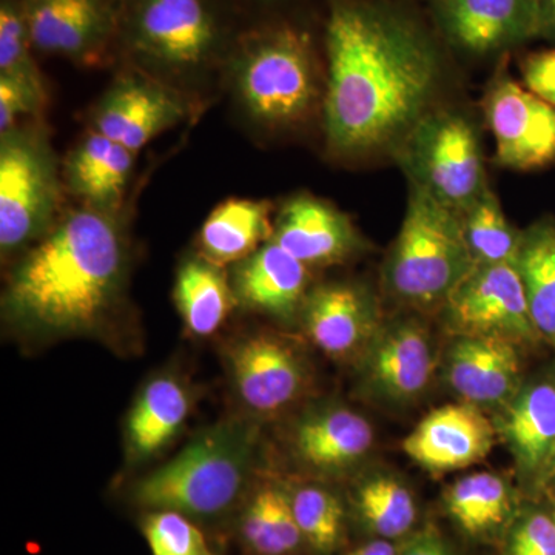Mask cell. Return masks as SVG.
I'll return each instance as SVG.
<instances>
[{
  "mask_svg": "<svg viewBox=\"0 0 555 555\" xmlns=\"http://www.w3.org/2000/svg\"><path fill=\"white\" fill-rule=\"evenodd\" d=\"M374 447V429L363 415L341 404H323L299 416L292 449L301 465L321 476H338Z\"/></svg>",
  "mask_w": 555,
  "mask_h": 555,
  "instance_id": "44dd1931",
  "label": "cell"
},
{
  "mask_svg": "<svg viewBox=\"0 0 555 555\" xmlns=\"http://www.w3.org/2000/svg\"><path fill=\"white\" fill-rule=\"evenodd\" d=\"M270 240L309 269L345 264L366 248L349 215L309 193H299L284 203Z\"/></svg>",
  "mask_w": 555,
  "mask_h": 555,
  "instance_id": "2e32d148",
  "label": "cell"
},
{
  "mask_svg": "<svg viewBox=\"0 0 555 555\" xmlns=\"http://www.w3.org/2000/svg\"><path fill=\"white\" fill-rule=\"evenodd\" d=\"M539 28L537 38L555 42V0H537Z\"/></svg>",
  "mask_w": 555,
  "mask_h": 555,
  "instance_id": "f35d334b",
  "label": "cell"
},
{
  "mask_svg": "<svg viewBox=\"0 0 555 555\" xmlns=\"http://www.w3.org/2000/svg\"><path fill=\"white\" fill-rule=\"evenodd\" d=\"M224 75L240 112L259 129H292L323 109L326 76L309 33L295 25L240 35Z\"/></svg>",
  "mask_w": 555,
  "mask_h": 555,
  "instance_id": "5b68a950",
  "label": "cell"
},
{
  "mask_svg": "<svg viewBox=\"0 0 555 555\" xmlns=\"http://www.w3.org/2000/svg\"><path fill=\"white\" fill-rule=\"evenodd\" d=\"M33 49L79 65L118 50L122 0H20Z\"/></svg>",
  "mask_w": 555,
  "mask_h": 555,
  "instance_id": "7c38bea8",
  "label": "cell"
},
{
  "mask_svg": "<svg viewBox=\"0 0 555 555\" xmlns=\"http://www.w3.org/2000/svg\"><path fill=\"white\" fill-rule=\"evenodd\" d=\"M444 505L449 516L470 537H488L511 518L513 496L502 477L491 473L470 474L448 489Z\"/></svg>",
  "mask_w": 555,
  "mask_h": 555,
  "instance_id": "f1b7e54d",
  "label": "cell"
},
{
  "mask_svg": "<svg viewBox=\"0 0 555 555\" xmlns=\"http://www.w3.org/2000/svg\"><path fill=\"white\" fill-rule=\"evenodd\" d=\"M196 396L179 372L160 371L141 386L124 423L129 466L158 459L184 433Z\"/></svg>",
  "mask_w": 555,
  "mask_h": 555,
  "instance_id": "ac0fdd59",
  "label": "cell"
},
{
  "mask_svg": "<svg viewBox=\"0 0 555 555\" xmlns=\"http://www.w3.org/2000/svg\"><path fill=\"white\" fill-rule=\"evenodd\" d=\"M33 46L20 0L0 2V76L25 83L43 96L46 80L33 60Z\"/></svg>",
  "mask_w": 555,
  "mask_h": 555,
  "instance_id": "d6a6232c",
  "label": "cell"
},
{
  "mask_svg": "<svg viewBox=\"0 0 555 555\" xmlns=\"http://www.w3.org/2000/svg\"><path fill=\"white\" fill-rule=\"evenodd\" d=\"M516 346L502 338L455 337L447 353L449 385L474 406H505L521 389Z\"/></svg>",
  "mask_w": 555,
  "mask_h": 555,
  "instance_id": "7402d4cb",
  "label": "cell"
},
{
  "mask_svg": "<svg viewBox=\"0 0 555 555\" xmlns=\"http://www.w3.org/2000/svg\"><path fill=\"white\" fill-rule=\"evenodd\" d=\"M441 38L467 56H492L537 38V0H429Z\"/></svg>",
  "mask_w": 555,
  "mask_h": 555,
  "instance_id": "5bb4252c",
  "label": "cell"
},
{
  "mask_svg": "<svg viewBox=\"0 0 555 555\" xmlns=\"http://www.w3.org/2000/svg\"><path fill=\"white\" fill-rule=\"evenodd\" d=\"M506 555H555V517L529 511L507 535Z\"/></svg>",
  "mask_w": 555,
  "mask_h": 555,
  "instance_id": "e575fe53",
  "label": "cell"
},
{
  "mask_svg": "<svg viewBox=\"0 0 555 555\" xmlns=\"http://www.w3.org/2000/svg\"><path fill=\"white\" fill-rule=\"evenodd\" d=\"M363 356L367 389L392 403H408L422 396L436 374L433 338L416 318L382 324Z\"/></svg>",
  "mask_w": 555,
  "mask_h": 555,
  "instance_id": "9a60e30c",
  "label": "cell"
},
{
  "mask_svg": "<svg viewBox=\"0 0 555 555\" xmlns=\"http://www.w3.org/2000/svg\"><path fill=\"white\" fill-rule=\"evenodd\" d=\"M356 507L369 531L385 540L406 535L418 513L412 492L390 476L371 477L358 486Z\"/></svg>",
  "mask_w": 555,
  "mask_h": 555,
  "instance_id": "4dcf8cb0",
  "label": "cell"
},
{
  "mask_svg": "<svg viewBox=\"0 0 555 555\" xmlns=\"http://www.w3.org/2000/svg\"><path fill=\"white\" fill-rule=\"evenodd\" d=\"M62 166L49 133L28 120L0 133V254L14 261L61 218Z\"/></svg>",
  "mask_w": 555,
  "mask_h": 555,
  "instance_id": "52a82bcc",
  "label": "cell"
},
{
  "mask_svg": "<svg viewBox=\"0 0 555 555\" xmlns=\"http://www.w3.org/2000/svg\"><path fill=\"white\" fill-rule=\"evenodd\" d=\"M516 269L539 337L555 349V219H539L521 232Z\"/></svg>",
  "mask_w": 555,
  "mask_h": 555,
  "instance_id": "83f0119b",
  "label": "cell"
},
{
  "mask_svg": "<svg viewBox=\"0 0 555 555\" xmlns=\"http://www.w3.org/2000/svg\"><path fill=\"white\" fill-rule=\"evenodd\" d=\"M192 112V100L160 80L127 65L94 104L90 130L138 153Z\"/></svg>",
  "mask_w": 555,
  "mask_h": 555,
  "instance_id": "4fadbf2b",
  "label": "cell"
},
{
  "mask_svg": "<svg viewBox=\"0 0 555 555\" xmlns=\"http://www.w3.org/2000/svg\"><path fill=\"white\" fill-rule=\"evenodd\" d=\"M173 299L182 323L195 338L214 337L238 306L224 268L201 254L179 266Z\"/></svg>",
  "mask_w": 555,
  "mask_h": 555,
  "instance_id": "cb8c5ba5",
  "label": "cell"
},
{
  "mask_svg": "<svg viewBox=\"0 0 555 555\" xmlns=\"http://www.w3.org/2000/svg\"><path fill=\"white\" fill-rule=\"evenodd\" d=\"M258 451L257 420H222L169 462L138 478L130 500L141 509L173 511L196 524L224 520L238 514L255 485Z\"/></svg>",
  "mask_w": 555,
  "mask_h": 555,
  "instance_id": "3957f363",
  "label": "cell"
},
{
  "mask_svg": "<svg viewBox=\"0 0 555 555\" xmlns=\"http://www.w3.org/2000/svg\"><path fill=\"white\" fill-rule=\"evenodd\" d=\"M495 141V164L529 171L555 163V107L518 83L506 62L495 69L481 101Z\"/></svg>",
  "mask_w": 555,
  "mask_h": 555,
  "instance_id": "30bf717a",
  "label": "cell"
},
{
  "mask_svg": "<svg viewBox=\"0 0 555 555\" xmlns=\"http://www.w3.org/2000/svg\"><path fill=\"white\" fill-rule=\"evenodd\" d=\"M299 320L312 345L335 360L364 352L382 327L374 294L345 281L310 287Z\"/></svg>",
  "mask_w": 555,
  "mask_h": 555,
  "instance_id": "e0dca14e",
  "label": "cell"
},
{
  "mask_svg": "<svg viewBox=\"0 0 555 555\" xmlns=\"http://www.w3.org/2000/svg\"><path fill=\"white\" fill-rule=\"evenodd\" d=\"M141 531L152 555H219L196 521L173 511H145Z\"/></svg>",
  "mask_w": 555,
  "mask_h": 555,
  "instance_id": "836d02e7",
  "label": "cell"
},
{
  "mask_svg": "<svg viewBox=\"0 0 555 555\" xmlns=\"http://www.w3.org/2000/svg\"><path fill=\"white\" fill-rule=\"evenodd\" d=\"M287 489L306 545L320 554L337 551L346 537L345 507L338 496L320 485H299Z\"/></svg>",
  "mask_w": 555,
  "mask_h": 555,
  "instance_id": "1f68e13d",
  "label": "cell"
},
{
  "mask_svg": "<svg viewBox=\"0 0 555 555\" xmlns=\"http://www.w3.org/2000/svg\"><path fill=\"white\" fill-rule=\"evenodd\" d=\"M258 2H266V3H268V2H273V0H258Z\"/></svg>",
  "mask_w": 555,
  "mask_h": 555,
  "instance_id": "b9f144b4",
  "label": "cell"
},
{
  "mask_svg": "<svg viewBox=\"0 0 555 555\" xmlns=\"http://www.w3.org/2000/svg\"><path fill=\"white\" fill-rule=\"evenodd\" d=\"M526 89L555 107V50L528 54L520 64Z\"/></svg>",
  "mask_w": 555,
  "mask_h": 555,
  "instance_id": "8d00e7d4",
  "label": "cell"
},
{
  "mask_svg": "<svg viewBox=\"0 0 555 555\" xmlns=\"http://www.w3.org/2000/svg\"><path fill=\"white\" fill-rule=\"evenodd\" d=\"M224 360L233 393L254 420L287 411L305 397L310 385L305 353L294 339L278 332L238 335L225 346Z\"/></svg>",
  "mask_w": 555,
  "mask_h": 555,
  "instance_id": "9c48e42d",
  "label": "cell"
},
{
  "mask_svg": "<svg viewBox=\"0 0 555 555\" xmlns=\"http://www.w3.org/2000/svg\"><path fill=\"white\" fill-rule=\"evenodd\" d=\"M474 268L460 215L409 185L403 224L383 268L387 294L411 308H443Z\"/></svg>",
  "mask_w": 555,
  "mask_h": 555,
  "instance_id": "8992f818",
  "label": "cell"
},
{
  "mask_svg": "<svg viewBox=\"0 0 555 555\" xmlns=\"http://www.w3.org/2000/svg\"><path fill=\"white\" fill-rule=\"evenodd\" d=\"M241 545L250 555H297L306 545L295 520L287 486L261 480L238 511Z\"/></svg>",
  "mask_w": 555,
  "mask_h": 555,
  "instance_id": "484cf974",
  "label": "cell"
},
{
  "mask_svg": "<svg viewBox=\"0 0 555 555\" xmlns=\"http://www.w3.org/2000/svg\"><path fill=\"white\" fill-rule=\"evenodd\" d=\"M326 145L339 159L397 152L438 107L443 51L422 22L387 0H332L326 22Z\"/></svg>",
  "mask_w": 555,
  "mask_h": 555,
  "instance_id": "6da1fadb",
  "label": "cell"
},
{
  "mask_svg": "<svg viewBox=\"0 0 555 555\" xmlns=\"http://www.w3.org/2000/svg\"><path fill=\"white\" fill-rule=\"evenodd\" d=\"M47 100L25 83L0 76V133L39 118Z\"/></svg>",
  "mask_w": 555,
  "mask_h": 555,
  "instance_id": "d590c367",
  "label": "cell"
},
{
  "mask_svg": "<svg viewBox=\"0 0 555 555\" xmlns=\"http://www.w3.org/2000/svg\"><path fill=\"white\" fill-rule=\"evenodd\" d=\"M230 283L240 308L292 323L308 297L310 273L308 266L269 240L233 264Z\"/></svg>",
  "mask_w": 555,
  "mask_h": 555,
  "instance_id": "ffe728a7",
  "label": "cell"
},
{
  "mask_svg": "<svg viewBox=\"0 0 555 555\" xmlns=\"http://www.w3.org/2000/svg\"><path fill=\"white\" fill-rule=\"evenodd\" d=\"M499 425L521 469L543 470L555 447V383L537 382L518 390Z\"/></svg>",
  "mask_w": 555,
  "mask_h": 555,
  "instance_id": "d4e9b609",
  "label": "cell"
},
{
  "mask_svg": "<svg viewBox=\"0 0 555 555\" xmlns=\"http://www.w3.org/2000/svg\"><path fill=\"white\" fill-rule=\"evenodd\" d=\"M460 221L476 266L516 264L521 232L511 224L491 188L460 214Z\"/></svg>",
  "mask_w": 555,
  "mask_h": 555,
  "instance_id": "f546056e",
  "label": "cell"
},
{
  "mask_svg": "<svg viewBox=\"0 0 555 555\" xmlns=\"http://www.w3.org/2000/svg\"><path fill=\"white\" fill-rule=\"evenodd\" d=\"M270 204L229 199L215 208L199 232V254L217 264H236L272 238Z\"/></svg>",
  "mask_w": 555,
  "mask_h": 555,
  "instance_id": "4316f807",
  "label": "cell"
},
{
  "mask_svg": "<svg viewBox=\"0 0 555 555\" xmlns=\"http://www.w3.org/2000/svg\"><path fill=\"white\" fill-rule=\"evenodd\" d=\"M495 427L469 403L447 404L430 412L403 441V451L430 473L444 474L476 465L491 452Z\"/></svg>",
  "mask_w": 555,
  "mask_h": 555,
  "instance_id": "d6986e66",
  "label": "cell"
},
{
  "mask_svg": "<svg viewBox=\"0 0 555 555\" xmlns=\"http://www.w3.org/2000/svg\"><path fill=\"white\" fill-rule=\"evenodd\" d=\"M398 555H452V551L440 532L429 526L408 539Z\"/></svg>",
  "mask_w": 555,
  "mask_h": 555,
  "instance_id": "74e56055",
  "label": "cell"
},
{
  "mask_svg": "<svg viewBox=\"0 0 555 555\" xmlns=\"http://www.w3.org/2000/svg\"><path fill=\"white\" fill-rule=\"evenodd\" d=\"M345 555H398V550L390 540L375 539Z\"/></svg>",
  "mask_w": 555,
  "mask_h": 555,
  "instance_id": "ab89813d",
  "label": "cell"
},
{
  "mask_svg": "<svg viewBox=\"0 0 555 555\" xmlns=\"http://www.w3.org/2000/svg\"><path fill=\"white\" fill-rule=\"evenodd\" d=\"M130 236L119 210L82 206L11 261L2 321L33 345L108 339L129 310Z\"/></svg>",
  "mask_w": 555,
  "mask_h": 555,
  "instance_id": "7a4b0ae2",
  "label": "cell"
},
{
  "mask_svg": "<svg viewBox=\"0 0 555 555\" xmlns=\"http://www.w3.org/2000/svg\"><path fill=\"white\" fill-rule=\"evenodd\" d=\"M238 36L221 0H122L118 50L127 65L192 100Z\"/></svg>",
  "mask_w": 555,
  "mask_h": 555,
  "instance_id": "277c9868",
  "label": "cell"
},
{
  "mask_svg": "<svg viewBox=\"0 0 555 555\" xmlns=\"http://www.w3.org/2000/svg\"><path fill=\"white\" fill-rule=\"evenodd\" d=\"M138 153L90 130L62 164L64 188L82 206L119 210Z\"/></svg>",
  "mask_w": 555,
  "mask_h": 555,
  "instance_id": "603a6c76",
  "label": "cell"
},
{
  "mask_svg": "<svg viewBox=\"0 0 555 555\" xmlns=\"http://www.w3.org/2000/svg\"><path fill=\"white\" fill-rule=\"evenodd\" d=\"M443 309L455 337L502 338L517 346L539 337L514 264L476 266Z\"/></svg>",
  "mask_w": 555,
  "mask_h": 555,
  "instance_id": "8fae6325",
  "label": "cell"
},
{
  "mask_svg": "<svg viewBox=\"0 0 555 555\" xmlns=\"http://www.w3.org/2000/svg\"><path fill=\"white\" fill-rule=\"evenodd\" d=\"M392 158L409 185L459 215L489 188L480 134L459 109L438 105L427 113Z\"/></svg>",
  "mask_w": 555,
  "mask_h": 555,
  "instance_id": "ba28073f",
  "label": "cell"
},
{
  "mask_svg": "<svg viewBox=\"0 0 555 555\" xmlns=\"http://www.w3.org/2000/svg\"><path fill=\"white\" fill-rule=\"evenodd\" d=\"M543 476H545L547 483L555 486V447L547 459L545 467H543Z\"/></svg>",
  "mask_w": 555,
  "mask_h": 555,
  "instance_id": "60d3db41",
  "label": "cell"
}]
</instances>
